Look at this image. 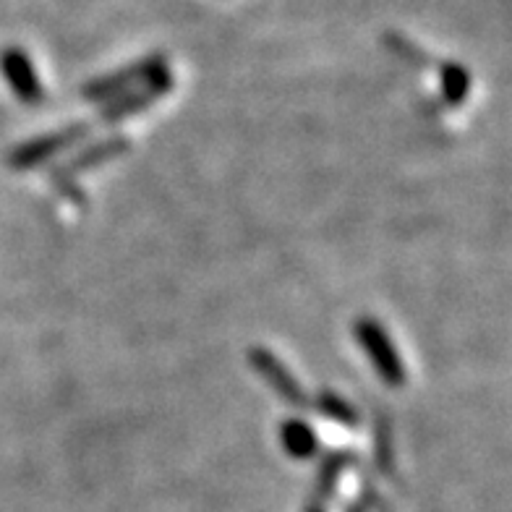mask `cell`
<instances>
[{
    "instance_id": "cell-1",
    "label": "cell",
    "mask_w": 512,
    "mask_h": 512,
    "mask_svg": "<svg viewBox=\"0 0 512 512\" xmlns=\"http://www.w3.org/2000/svg\"><path fill=\"white\" fill-rule=\"evenodd\" d=\"M356 337L358 343H361V348H364L371 356V361H374V369L379 371V377L390 384V387H400V384L405 382V369L403 364H400L398 351L392 348L387 332H384L374 319H358Z\"/></svg>"
},
{
    "instance_id": "cell-2",
    "label": "cell",
    "mask_w": 512,
    "mask_h": 512,
    "mask_svg": "<svg viewBox=\"0 0 512 512\" xmlns=\"http://www.w3.org/2000/svg\"><path fill=\"white\" fill-rule=\"evenodd\" d=\"M165 66H168L165 55H160V53L147 55V58H142V61L131 63V66L121 68V71H115V74L102 76V79L87 84V87H84V97H87V100H113L115 95H123V92H128V89L134 87L136 81H139V84H144L149 76H155L157 71Z\"/></svg>"
},
{
    "instance_id": "cell-3",
    "label": "cell",
    "mask_w": 512,
    "mask_h": 512,
    "mask_svg": "<svg viewBox=\"0 0 512 512\" xmlns=\"http://www.w3.org/2000/svg\"><path fill=\"white\" fill-rule=\"evenodd\" d=\"M0 71L6 76V81L14 87L16 97L21 102H29V105H37V102L45 97L42 92V84L34 74V66L29 61V55L19 48H8L6 53L0 55Z\"/></svg>"
},
{
    "instance_id": "cell-4",
    "label": "cell",
    "mask_w": 512,
    "mask_h": 512,
    "mask_svg": "<svg viewBox=\"0 0 512 512\" xmlns=\"http://www.w3.org/2000/svg\"><path fill=\"white\" fill-rule=\"evenodd\" d=\"M249 361H251V366H254V369L272 384V390H275L277 395H283V400L298 405V408H311V403L306 400L304 390L298 387L296 379L290 377L288 369H285V366L280 364V361H277L270 351L254 348V351L249 353Z\"/></svg>"
},
{
    "instance_id": "cell-5",
    "label": "cell",
    "mask_w": 512,
    "mask_h": 512,
    "mask_svg": "<svg viewBox=\"0 0 512 512\" xmlns=\"http://www.w3.org/2000/svg\"><path fill=\"white\" fill-rule=\"evenodd\" d=\"M126 149H128L126 139H121V136H113V139H108V142H100L97 147H89L87 152H81L76 160L68 162L66 168L55 170V176H68V173H76V170L95 168V165H100V162L118 157L121 152H126Z\"/></svg>"
},
{
    "instance_id": "cell-6",
    "label": "cell",
    "mask_w": 512,
    "mask_h": 512,
    "mask_svg": "<svg viewBox=\"0 0 512 512\" xmlns=\"http://www.w3.org/2000/svg\"><path fill=\"white\" fill-rule=\"evenodd\" d=\"M280 439H283V447L293 455V458H311L317 452V434L311 432V426L306 421H285L283 429H280Z\"/></svg>"
},
{
    "instance_id": "cell-7",
    "label": "cell",
    "mask_w": 512,
    "mask_h": 512,
    "mask_svg": "<svg viewBox=\"0 0 512 512\" xmlns=\"http://www.w3.org/2000/svg\"><path fill=\"white\" fill-rule=\"evenodd\" d=\"M439 79H442V95L447 105H460L468 97L471 89V74L458 63H442L439 66Z\"/></svg>"
},
{
    "instance_id": "cell-8",
    "label": "cell",
    "mask_w": 512,
    "mask_h": 512,
    "mask_svg": "<svg viewBox=\"0 0 512 512\" xmlns=\"http://www.w3.org/2000/svg\"><path fill=\"white\" fill-rule=\"evenodd\" d=\"M311 408L322 413V416L337 421V424L351 426V429L353 426H358V413L353 411L351 405L345 403V400H340L337 395H332V392H324V395H319L317 403H311Z\"/></svg>"
}]
</instances>
